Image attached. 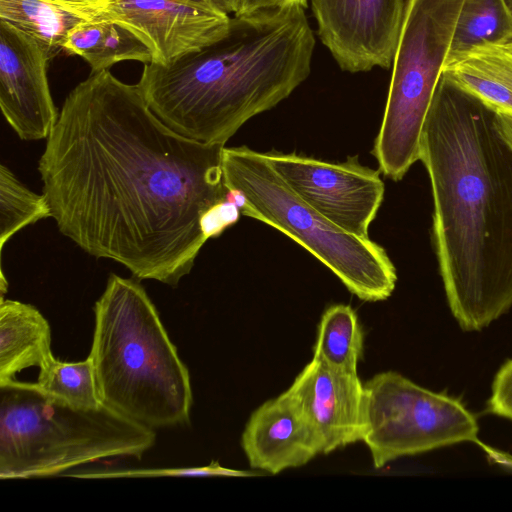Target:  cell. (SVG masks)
Listing matches in <instances>:
<instances>
[{
    "label": "cell",
    "instance_id": "cell-5",
    "mask_svg": "<svg viewBox=\"0 0 512 512\" xmlns=\"http://www.w3.org/2000/svg\"><path fill=\"white\" fill-rule=\"evenodd\" d=\"M154 429L103 404L79 409L41 393L33 382L0 385V479L63 475L111 457L141 459Z\"/></svg>",
    "mask_w": 512,
    "mask_h": 512
},
{
    "label": "cell",
    "instance_id": "cell-19",
    "mask_svg": "<svg viewBox=\"0 0 512 512\" xmlns=\"http://www.w3.org/2000/svg\"><path fill=\"white\" fill-rule=\"evenodd\" d=\"M363 351L364 332L355 310L344 304L328 307L318 324L313 358L331 368L357 371Z\"/></svg>",
    "mask_w": 512,
    "mask_h": 512
},
{
    "label": "cell",
    "instance_id": "cell-10",
    "mask_svg": "<svg viewBox=\"0 0 512 512\" xmlns=\"http://www.w3.org/2000/svg\"><path fill=\"white\" fill-rule=\"evenodd\" d=\"M405 5L406 0H311L322 44L350 73L392 67Z\"/></svg>",
    "mask_w": 512,
    "mask_h": 512
},
{
    "label": "cell",
    "instance_id": "cell-11",
    "mask_svg": "<svg viewBox=\"0 0 512 512\" xmlns=\"http://www.w3.org/2000/svg\"><path fill=\"white\" fill-rule=\"evenodd\" d=\"M51 59L35 38L0 21V107L22 140L47 139L58 120L47 77Z\"/></svg>",
    "mask_w": 512,
    "mask_h": 512
},
{
    "label": "cell",
    "instance_id": "cell-15",
    "mask_svg": "<svg viewBox=\"0 0 512 512\" xmlns=\"http://www.w3.org/2000/svg\"><path fill=\"white\" fill-rule=\"evenodd\" d=\"M108 2L0 0V21L35 38L54 58L63 51L70 31L80 24L101 18Z\"/></svg>",
    "mask_w": 512,
    "mask_h": 512
},
{
    "label": "cell",
    "instance_id": "cell-29",
    "mask_svg": "<svg viewBox=\"0 0 512 512\" xmlns=\"http://www.w3.org/2000/svg\"><path fill=\"white\" fill-rule=\"evenodd\" d=\"M177 1H181V2H185V3H189V4H192V5H196V6H199V7H203V8H207V9H211V10H215L217 11L211 4L208 0H177ZM219 12V11H218Z\"/></svg>",
    "mask_w": 512,
    "mask_h": 512
},
{
    "label": "cell",
    "instance_id": "cell-8",
    "mask_svg": "<svg viewBox=\"0 0 512 512\" xmlns=\"http://www.w3.org/2000/svg\"><path fill=\"white\" fill-rule=\"evenodd\" d=\"M364 385L367 427L362 442L377 469L401 457L478 440L473 414L447 394L395 371L376 374Z\"/></svg>",
    "mask_w": 512,
    "mask_h": 512
},
{
    "label": "cell",
    "instance_id": "cell-17",
    "mask_svg": "<svg viewBox=\"0 0 512 512\" xmlns=\"http://www.w3.org/2000/svg\"><path fill=\"white\" fill-rule=\"evenodd\" d=\"M51 357V328L34 306L0 301V385L24 369L41 368Z\"/></svg>",
    "mask_w": 512,
    "mask_h": 512
},
{
    "label": "cell",
    "instance_id": "cell-14",
    "mask_svg": "<svg viewBox=\"0 0 512 512\" xmlns=\"http://www.w3.org/2000/svg\"><path fill=\"white\" fill-rule=\"evenodd\" d=\"M241 446L251 468L273 475L322 454L313 428L288 389L251 414Z\"/></svg>",
    "mask_w": 512,
    "mask_h": 512
},
{
    "label": "cell",
    "instance_id": "cell-20",
    "mask_svg": "<svg viewBox=\"0 0 512 512\" xmlns=\"http://www.w3.org/2000/svg\"><path fill=\"white\" fill-rule=\"evenodd\" d=\"M511 36L512 16L505 0H465L447 61L480 44H503Z\"/></svg>",
    "mask_w": 512,
    "mask_h": 512
},
{
    "label": "cell",
    "instance_id": "cell-3",
    "mask_svg": "<svg viewBox=\"0 0 512 512\" xmlns=\"http://www.w3.org/2000/svg\"><path fill=\"white\" fill-rule=\"evenodd\" d=\"M314 47L301 6L233 15L215 41L165 65L146 63L138 86L171 130L225 145L307 79Z\"/></svg>",
    "mask_w": 512,
    "mask_h": 512
},
{
    "label": "cell",
    "instance_id": "cell-6",
    "mask_svg": "<svg viewBox=\"0 0 512 512\" xmlns=\"http://www.w3.org/2000/svg\"><path fill=\"white\" fill-rule=\"evenodd\" d=\"M223 180L241 215L279 230L329 268L359 299L382 301L397 274L385 249L334 225L303 201L270 165L247 146L224 147Z\"/></svg>",
    "mask_w": 512,
    "mask_h": 512
},
{
    "label": "cell",
    "instance_id": "cell-21",
    "mask_svg": "<svg viewBox=\"0 0 512 512\" xmlns=\"http://www.w3.org/2000/svg\"><path fill=\"white\" fill-rule=\"evenodd\" d=\"M33 383L44 395L75 408L96 409L103 405L89 356L78 362H64L53 356L39 368Z\"/></svg>",
    "mask_w": 512,
    "mask_h": 512
},
{
    "label": "cell",
    "instance_id": "cell-28",
    "mask_svg": "<svg viewBox=\"0 0 512 512\" xmlns=\"http://www.w3.org/2000/svg\"><path fill=\"white\" fill-rule=\"evenodd\" d=\"M500 131L512 148V115L496 113Z\"/></svg>",
    "mask_w": 512,
    "mask_h": 512
},
{
    "label": "cell",
    "instance_id": "cell-13",
    "mask_svg": "<svg viewBox=\"0 0 512 512\" xmlns=\"http://www.w3.org/2000/svg\"><path fill=\"white\" fill-rule=\"evenodd\" d=\"M105 13L139 35L153 62L168 64L218 39L230 16L177 0H110Z\"/></svg>",
    "mask_w": 512,
    "mask_h": 512
},
{
    "label": "cell",
    "instance_id": "cell-24",
    "mask_svg": "<svg viewBox=\"0 0 512 512\" xmlns=\"http://www.w3.org/2000/svg\"><path fill=\"white\" fill-rule=\"evenodd\" d=\"M487 411L512 421V358L503 363L495 374Z\"/></svg>",
    "mask_w": 512,
    "mask_h": 512
},
{
    "label": "cell",
    "instance_id": "cell-30",
    "mask_svg": "<svg viewBox=\"0 0 512 512\" xmlns=\"http://www.w3.org/2000/svg\"><path fill=\"white\" fill-rule=\"evenodd\" d=\"M505 3L508 7V10H509L511 16H512V0H505Z\"/></svg>",
    "mask_w": 512,
    "mask_h": 512
},
{
    "label": "cell",
    "instance_id": "cell-16",
    "mask_svg": "<svg viewBox=\"0 0 512 512\" xmlns=\"http://www.w3.org/2000/svg\"><path fill=\"white\" fill-rule=\"evenodd\" d=\"M442 75L494 112L512 115V50L506 44L472 47L447 61Z\"/></svg>",
    "mask_w": 512,
    "mask_h": 512
},
{
    "label": "cell",
    "instance_id": "cell-9",
    "mask_svg": "<svg viewBox=\"0 0 512 512\" xmlns=\"http://www.w3.org/2000/svg\"><path fill=\"white\" fill-rule=\"evenodd\" d=\"M286 184L309 206L342 230L368 238L384 197L379 171L358 157L333 163L295 153H265Z\"/></svg>",
    "mask_w": 512,
    "mask_h": 512
},
{
    "label": "cell",
    "instance_id": "cell-1",
    "mask_svg": "<svg viewBox=\"0 0 512 512\" xmlns=\"http://www.w3.org/2000/svg\"><path fill=\"white\" fill-rule=\"evenodd\" d=\"M38 170L59 231L139 280L176 287L206 243L202 214L226 200L225 145L167 127L108 69L66 97Z\"/></svg>",
    "mask_w": 512,
    "mask_h": 512
},
{
    "label": "cell",
    "instance_id": "cell-26",
    "mask_svg": "<svg viewBox=\"0 0 512 512\" xmlns=\"http://www.w3.org/2000/svg\"><path fill=\"white\" fill-rule=\"evenodd\" d=\"M289 6H301L306 8L307 0H243L241 10L238 14L249 13L261 9Z\"/></svg>",
    "mask_w": 512,
    "mask_h": 512
},
{
    "label": "cell",
    "instance_id": "cell-32",
    "mask_svg": "<svg viewBox=\"0 0 512 512\" xmlns=\"http://www.w3.org/2000/svg\"><path fill=\"white\" fill-rule=\"evenodd\" d=\"M87 1H110V0H87Z\"/></svg>",
    "mask_w": 512,
    "mask_h": 512
},
{
    "label": "cell",
    "instance_id": "cell-18",
    "mask_svg": "<svg viewBox=\"0 0 512 512\" xmlns=\"http://www.w3.org/2000/svg\"><path fill=\"white\" fill-rule=\"evenodd\" d=\"M63 51L83 58L92 72L106 70L124 60L153 62V53L145 41L106 13L71 30Z\"/></svg>",
    "mask_w": 512,
    "mask_h": 512
},
{
    "label": "cell",
    "instance_id": "cell-23",
    "mask_svg": "<svg viewBox=\"0 0 512 512\" xmlns=\"http://www.w3.org/2000/svg\"><path fill=\"white\" fill-rule=\"evenodd\" d=\"M259 473L253 471H243L224 467L217 461H212L206 466L200 467H175V468H141L113 470L103 472L69 473L63 474L66 477L81 479H116V478H148L163 476H183V477H209V476H227V477H253L259 476Z\"/></svg>",
    "mask_w": 512,
    "mask_h": 512
},
{
    "label": "cell",
    "instance_id": "cell-12",
    "mask_svg": "<svg viewBox=\"0 0 512 512\" xmlns=\"http://www.w3.org/2000/svg\"><path fill=\"white\" fill-rule=\"evenodd\" d=\"M313 428L322 454L363 441L367 395L357 371L312 360L288 388Z\"/></svg>",
    "mask_w": 512,
    "mask_h": 512
},
{
    "label": "cell",
    "instance_id": "cell-2",
    "mask_svg": "<svg viewBox=\"0 0 512 512\" xmlns=\"http://www.w3.org/2000/svg\"><path fill=\"white\" fill-rule=\"evenodd\" d=\"M452 315L480 331L512 307V148L496 112L441 75L421 138Z\"/></svg>",
    "mask_w": 512,
    "mask_h": 512
},
{
    "label": "cell",
    "instance_id": "cell-27",
    "mask_svg": "<svg viewBox=\"0 0 512 512\" xmlns=\"http://www.w3.org/2000/svg\"><path fill=\"white\" fill-rule=\"evenodd\" d=\"M219 12L226 15H237L242 7L243 0H208Z\"/></svg>",
    "mask_w": 512,
    "mask_h": 512
},
{
    "label": "cell",
    "instance_id": "cell-22",
    "mask_svg": "<svg viewBox=\"0 0 512 512\" xmlns=\"http://www.w3.org/2000/svg\"><path fill=\"white\" fill-rule=\"evenodd\" d=\"M52 217L44 194L25 186L5 165H0V253L20 230L41 219Z\"/></svg>",
    "mask_w": 512,
    "mask_h": 512
},
{
    "label": "cell",
    "instance_id": "cell-31",
    "mask_svg": "<svg viewBox=\"0 0 512 512\" xmlns=\"http://www.w3.org/2000/svg\"><path fill=\"white\" fill-rule=\"evenodd\" d=\"M503 44H506L512 50V36Z\"/></svg>",
    "mask_w": 512,
    "mask_h": 512
},
{
    "label": "cell",
    "instance_id": "cell-25",
    "mask_svg": "<svg viewBox=\"0 0 512 512\" xmlns=\"http://www.w3.org/2000/svg\"><path fill=\"white\" fill-rule=\"evenodd\" d=\"M241 215L239 207L228 200L218 202L208 208L200 218V228L208 240L220 236L229 226L236 223Z\"/></svg>",
    "mask_w": 512,
    "mask_h": 512
},
{
    "label": "cell",
    "instance_id": "cell-4",
    "mask_svg": "<svg viewBox=\"0 0 512 512\" xmlns=\"http://www.w3.org/2000/svg\"><path fill=\"white\" fill-rule=\"evenodd\" d=\"M89 357L106 406L151 429L189 423L188 368L139 282L109 276L94 305Z\"/></svg>",
    "mask_w": 512,
    "mask_h": 512
},
{
    "label": "cell",
    "instance_id": "cell-7",
    "mask_svg": "<svg viewBox=\"0 0 512 512\" xmlns=\"http://www.w3.org/2000/svg\"><path fill=\"white\" fill-rule=\"evenodd\" d=\"M465 0H406L383 120L372 150L397 181L420 160L426 117Z\"/></svg>",
    "mask_w": 512,
    "mask_h": 512
}]
</instances>
